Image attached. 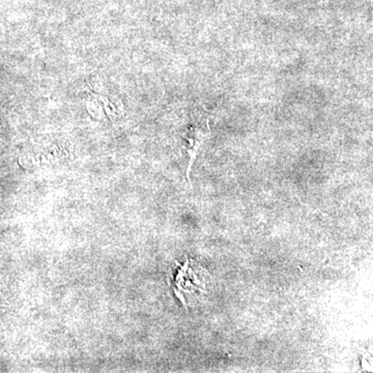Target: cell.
<instances>
[{"label": "cell", "instance_id": "6da1fadb", "mask_svg": "<svg viewBox=\"0 0 373 373\" xmlns=\"http://www.w3.org/2000/svg\"><path fill=\"white\" fill-rule=\"evenodd\" d=\"M210 128L208 119L204 121V124H196L191 126L187 131L186 135H184L185 140L187 142V153L189 155V165L187 168V178H190V172H191L192 165L197 157L198 151L202 143L210 136Z\"/></svg>", "mask_w": 373, "mask_h": 373}]
</instances>
